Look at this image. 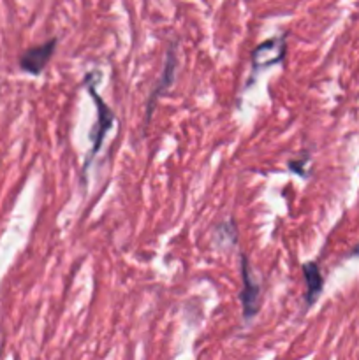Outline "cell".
Listing matches in <instances>:
<instances>
[{
  "instance_id": "cell-3",
  "label": "cell",
  "mask_w": 359,
  "mask_h": 360,
  "mask_svg": "<svg viewBox=\"0 0 359 360\" xmlns=\"http://www.w3.org/2000/svg\"><path fill=\"white\" fill-rule=\"evenodd\" d=\"M176 65H178V56H176L175 46H169L168 55H165V63L164 69H162L160 77L155 83L153 90H151L150 97H148L146 102V115H144V127L150 125L151 116H153L155 105H157V101L165 94V91L171 88V84L175 83V72H176Z\"/></svg>"
},
{
  "instance_id": "cell-4",
  "label": "cell",
  "mask_w": 359,
  "mask_h": 360,
  "mask_svg": "<svg viewBox=\"0 0 359 360\" xmlns=\"http://www.w3.org/2000/svg\"><path fill=\"white\" fill-rule=\"evenodd\" d=\"M56 42L58 41L53 37L49 39L48 42H44V44H39V46H34V48L27 49L20 58L21 69L28 74H34V76L41 74L42 70H44V67L48 65L49 60H51L53 53H55Z\"/></svg>"
},
{
  "instance_id": "cell-1",
  "label": "cell",
  "mask_w": 359,
  "mask_h": 360,
  "mask_svg": "<svg viewBox=\"0 0 359 360\" xmlns=\"http://www.w3.org/2000/svg\"><path fill=\"white\" fill-rule=\"evenodd\" d=\"M84 86L88 88V91H90V95H92V101H94L95 105H97V122H95V125L92 127V130H90L92 148H90V153H88L87 160H84V167H83V171H87L92 164V158H94L95 155L99 153V150H101L102 143H104L106 134L111 130L113 123H115V112H113V109L109 108L104 101H102L101 95H99L97 90H95L94 81H92V72L84 77Z\"/></svg>"
},
{
  "instance_id": "cell-5",
  "label": "cell",
  "mask_w": 359,
  "mask_h": 360,
  "mask_svg": "<svg viewBox=\"0 0 359 360\" xmlns=\"http://www.w3.org/2000/svg\"><path fill=\"white\" fill-rule=\"evenodd\" d=\"M303 274H305V283H306V294H305V302L306 308L313 306L317 302V299L320 297L324 288V278L320 273V267L317 262H306L303 264Z\"/></svg>"
},
{
  "instance_id": "cell-2",
  "label": "cell",
  "mask_w": 359,
  "mask_h": 360,
  "mask_svg": "<svg viewBox=\"0 0 359 360\" xmlns=\"http://www.w3.org/2000/svg\"><path fill=\"white\" fill-rule=\"evenodd\" d=\"M241 278H243V290L239 294L243 306V319L252 320L260 309V285L256 281L252 266H250L248 257L241 255Z\"/></svg>"
}]
</instances>
